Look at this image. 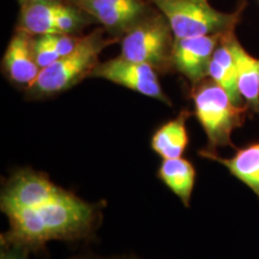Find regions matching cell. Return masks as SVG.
Here are the masks:
<instances>
[{"mask_svg":"<svg viewBox=\"0 0 259 259\" xmlns=\"http://www.w3.org/2000/svg\"><path fill=\"white\" fill-rule=\"evenodd\" d=\"M10 228L2 235L3 247L40 250L51 240H71L92 228L94 209L72 193L64 191L57 198L32 209L6 215Z\"/></svg>","mask_w":259,"mask_h":259,"instance_id":"6da1fadb","label":"cell"},{"mask_svg":"<svg viewBox=\"0 0 259 259\" xmlns=\"http://www.w3.org/2000/svg\"><path fill=\"white\" fill-rule=\"evenodd\" d=\"M194 113L206 138L209 150L218 148H235L232 132L241 127L250 111L247 106H238L222 87L213 80H202L192 92Z\"/></svg>","mask_w":259,"mask_h":259,"instance_id":"7a4b0ae2","label":"cell"},{"mask_svg":"<svg viewBox=\"0 0 259 259\" xmlns=\"http://www.w3.org/2000/svg\"><path fill=\"white\" fill-rule=\"evenodd\" d=\"M114 40L103 37V30L93 31L80 37L72 53L61 57L51 66L42 69L34 84L29 88L34 96H51L72 88L77 83L92 76L99 65L100 53Z\"/></svg>","mask_w":259,"mask_h":259,"instance_id":"3957f363","label":"cell"},{"mask_svg":"<svg viewBox=\"0 0 259 259\" xmlns=\"http://www.w3.org/2000/svg\"><path fill=\"white\" fill-rule=\"evenodd\" d=\"M169 23L174 38L225 34L235 30L245 2L232 14L213 9L208 0H150Z\"/></svg>","mask_w":259,"mask_h":259,"instance_id":"277c9868","label":"cell"},{"mask_svg":"<svg viewBox=\"0 0 259 259\" xmlns=\"http://www.w3.org/2000/svg\"><path fill=\"white\" fill-rule=\"evenodd\" d=\"M164 16L139 19L128 29L121 42V56L127 60L149 64L164 70L171 64L174 40Z\"/></svg>","mask_w":259,"mask_h":259,"instance_id":"5b68a950","label":"cell"},{"mask_svg":"<svg viewBox=\"0 0 259 259\" xmlns=\"http://www.w3.org/2000/svg\"><path fill=\"white\" fill-rule=\"evenodd\" d=\"M90 77L109 80L170 105L169 99L162 90L156 70L149 64L127 60L122 57L114 58L97 65Z\"/></svg>","mask_w":259,"mask_h":259,"instance_id":"8992f818","label":"cell"},{"mask_svg":"<svg viewBox=\"0 0 259 259\" xmlns=\"http://www.w3.org/2000/svg\"><path fill=\"white\" fill-rule=\"evenodd\" d=\"M64 192L44 174L34 170H19L10 179L2 196L4 213L38 208Z\"/></svg>","mask_w":259,"mask_h":259,"instance_id":"52a82bcc","label":"cell"},{"mask_svg":"<svg viewBox=\"0 0 259 259\" xmlns=\"http://www.w3.org/2000/svg\"><path fill=\"white\" fill-rule=\"evenodd\" d=\"M222 36L223 34H212L205 36L174 38L171 65L194 85L200 83L208 76L212 54Z\"/></svg>","mask_w":259,"mask_h":259,"instance_id":"ba28073f","label":"cell"},{"mask_svg":"<svg viewBox=\"0 0 259 259\" xmlns=\"http://www.w3.org/2000/svg\"><path fill=\"white\" fill-rule=\"evenodd\" d=\"M34 40L31 34L18 30L10 41L4 56V66L9 78L19 85H27L28 89L41 71L35 59Z\"/></svg>","mask_w":259,"mask_h":259,"instance_id":"9c48e42d","label":"cell"},{"mask_svg":"<svg viewBox=\"0 0 259 259\" xmlns=\"http://www.w3.org/2000/svg\"><path fill=\"white\" fill-rule=\"evenodd\" d=\"M234 31L231 30L223 34L221 41L212 54L208 76L228 93L235 105L241 106L242 99L238 89L236 60L232 46V38L235 35Z\"/></svg>","mask_w":259,"mask_h":259,"instance_id":"30bf717a","label":"cell"},{"mask_svg":"<svg viewBox=\"0 0 259 259\" xmlns=\"http://www.w3.org/2000/svg\"><path fill=\"white\" fill-rule=\"evenodd\" d=\"M199 155L221 163L233 177L250 187L259 197V142L245 148L235 149V154L229 158L220 156L211 150H200Z\"/></svg>","mask_w":259,"mask_h":259,"instance_id":"8fae6325","label":"cell"},{"mask_svg":"<svg viewBox=\"0 0 259 259\" xmlns=\"http://www.w3.org/2000/svg\"><path fill=\"white\" fill-rule=\"evenodd\" d=\"M78 5L108 29H130L145 12V6L125 5L118 0H78Z\"/></svg>","mask_w":259,"mask_h":259,"instance_id":"7c38bea8","label":"cell"},{"mask_svg":"<svg viewBox=\"0 0 259 259\" xmlns=\"http://www.w3.org/2000/svg\"><path fill=\"white\" fill-rule=\"evenodd\" d=\"M232 46L238 70L239 93L248 109L259 114V59L245 51L235 35L232 38Z\"/></svg>","mask_w":259,"mask_h":259,"instance_id":"4fadbf2b","label":"cell"},{"mask_svg":"<svg viewBox=\"0 0 259 259\" xmlns=\"http://www.w3.org/2000/svg\"><path fill=\"white\" fill-rule=\"evenodd\" d=\"M190 112L183 111L173 120L166 122L151 138V148L157 155L166 158H179L189 145L186 121Z\"/></svg>","mask_w":259,"mask_h":259,"instance_id":"5bb4252c","label":"cell"},{"mask_svg":"<svg viewBox=\"0 0 259 259\" xmlns=\"http://www.w3.org/2000/svg\"><path fill=\"white\" fill-rule=\"evenodd\" d=\"M53 0H37L24 3L19 18V30L31 35L59 34L57 28V16L61 8Z\"/></svg>","mask_w":259,"mask_h":259,"instance_id":"9a60e30c","label":"cell"},{"mask_svg":"<svg viewBox=\"0 0 259 259\" xmlns=\"http://www.w3.org/2000/svg\"><path fill=\"white\" fill-rule=\"evenodd\" d=\"M157 176L185 206L190 205L196 183V169L190 161L184 158H166L162 161Z\"/></svg>","mask_w":259,"mask_h":259,"instance_id":"2e32d148","label":"cell"},{"mask_svg":"<svg viewBox=\"0 0 259 259\" xmlns=\"http://www.w3.org/2000/svg\"><path fill=\"white\" fill-rule=\"evenodd\" d=\"M83 17L78 10L61 5L57 16V28L59 34H72L82 24Z\"/></svg>","mask_w":259,"mask_h":259,"instance_id":"e0dca14e","label":"cell"},{"mask_svg":"<svg viewBox=\"0 0 259 259\" xmlns=\"http://www.w3.org/2000/svg\"><path fill=\"white\" fill-rule=\"evenodd\" d=\"M34 53L35 59H36V63L41 70L51 66L52 64L56 63L58 59L61 58L59 53L48 42L45 35H40L34 40Z\"/></svg>","mask_w":259,"mask_h":259,"instance_id":"ac0fdd59","label":"cell"},{"mask_svg":"<svg viewBox=\"0 0 259 259\" xmlns=\"http://www.w3.org/2000/svg\"><path fill=\"white\" fill-rule=\"evenodd\" d=\"M45 36L60 57L72 53L80 41V37L72 36L71 34H47Z\"/></svg>","mask_w":259,"mask_h":259,"instance_id":"d6986e66","label":"cell"},{"mask_svg":"<svg viewBox=\"0 0 259 259\" xmlns=\"http://www.w3.org/2000/svg\"><path fill=\"white\" fill-rule=\"evenodd\" d=\"M0 259H28V252L15 247H3Z\"/></svg>","mask_w":259,"mask_h":259,"instance_id":"ffe728a7","label":"cell"},{"mask_svg":"<svg viewBox=\"0 0 259 259\" xmlns=\"http://www.w3.org/2000/svg\"><path fill=\"white\" fill-rule=\"evenodd\" d=\"M22 2L27 3V2H37V0H22Z\"/></svg>","mask_w":259,"mask_h":259,"instance_id":"44dd1931","label":"cell"}]
</instances>
